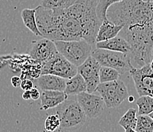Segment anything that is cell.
I'll return each instance as SVG.
<instances>
[{
	"label": "cell",
	"instance_id": "ac0fdd59",
	"mask_svg": "<svg viewBox=\"0 0 153 132\" xmlns=\"http://www.w3.org/2000/svg\"><path fill=\"white\" fill-rule=\"evenodd\" d=\"M137 116L138 115L135 108H129L127 112L120 119L118 124L124 129H136V124H137Z\"/></svg>",
	"mask_w": 153,
	"mask_h": 132
},
{
	"label": "cell",
	"instance_id": "83f0119b",
	"mask_svg": "<svg viewBox=\"0 0 153 132\" xmlns=\"http://www.w3.org/2000/svg\"><path fill=\"white\" fill-rule=\"evenodd\" d=\"M22 98L25 100H29L31 99V96H30V91H25L22 94Z\"/></svg>",
	"mask_w": 153,
	"mask_h": 132
},
{
	"label": "cell",
	"instance_id": "2e32d148",
	"mask_svg": "<svg viewBox=\"0 0 153 132\" xmlns=\"http://www.w3.org/2000/svg\"><path fill=\"white\" fill-rule=\"evenodd\" d=\"M65 92L68 95H77L78 94L87 92V84L85 80L79 73L66 80Z\"/></svg>",
	"mask_w": 153,
	"mask_h": 132
},
{
	"label": "cell",
	"instance_id": "7c38bea8",
	"mask_svg": "<svg viewBox=\"0 0 153 132\" xmlns=\"http://www.w3.org/2000/svg\"><path fill=\"white\" fill-rule=\"evenodd\" d=\"M37 84L42 91L51 90L64 92L66 89V80L56 75L43 74L37 78Z\"/></svg>",
	"mask_w": 153,
	"mask_h": 132
},
{
	"label": "cell",
	"instance_id": "7402d4cb",
	"mask_svg": "<svg viewBox=\"0 0 153 132\" xmlns=\"http://www.w3.org/2000/svg\"><path fill=\"white\" fill-rule=\"evenodd\" d=\"M136 131L137 132H153V120L149 115H138Z\"/></svg>",
	"mask_w": 153,
	"mask_h": 132
},
{
	"label": "cell",
	"instance_id": "7a4b0ae2",
	"mask_svg": "<svg viewBox=\"0 0 153 132\" xmlns=\"http://www.w3.org/2000/svg\"><path fill=\"white\" fill-rule=\"evenodd\" d=\"M107 17L123 26L119 36L131 45L132 56L145 60L151 57L153 47V0H123L111 5Z\"/></svg>",
	"mask_w": 153,
	"mask_h": 132
},
{
	"label": "cell",
	"instance_id": "3957f363",
	"mask_svg": "<svg viewBox=\"0 0 153 132\" xmlns=\"http://www.w3.org/2000/svg\"><path fill=\"white\" fill-rule=\"evenodd\" d=\"M56 113L60 120V128L65 131H75L85 125L87 116L77 100L66 99L56 107Z\"/></svg>",
	"mask_w": 153,
	"mask_h": 132
},
{
	"label": "cell",
	"instance_id": "603a6c76",
	"mask_svg": "<svg viewBox=\"0 0 153 132\" xmlns=\"http://www.w3.org/2000/svg\"><path fill=\"white\" fill-rule=\"evenodd\" d=\"M121 1H123V0H99V2H98L97 9H96V12H97L98 17L102 22L108 19L107 13H108V9L111 5L119 3Z\"/></svg>",
	"mask_w": 153,
	"mask_h": 132
},
{
	"label": "cell",
	"instance_id": "ba28073f",
	"mask_svg": "<svg viewBox=\"0 0 153 132\" xmlns=\"http://www.w3.org/2000/svg\"><path fill=\"white\" fill-rule=\"evenodd\" d=\"M130 73L139 95L153 97V69L149 64L140 68L133 67Z\"/></svg>",
	"mask_w": 153,
	"mask_h": 132
},
{
	"label": "cell",
	"instance_id": "9c48e42d",
	"mask_svg": "<svg viewBox=\"0 0 153 132\" xmlns=\"http://www.w3.org/2000/svg\"><path fill=\"white\" fill-rule=\"evenodd\" d=\"M76 100L88 119H96L104 112L105 103L101 95L84 92L76 95Z\"/></svg>",
	"mask_w": 153,
	"mask_h": 132
},
{
	"label": "cell",
	"instance_id": "8fae6325",
	"mask_svg": "<svg viewBox=\"0 0 153 132\" xmlns=\"http://www.w3.org/2000/svg\"><path fill=\"white\" fill-rule=\"evenodd\" d=\"M58 52L54 41L43 37L38 41H33L27 49V54L37 63H42L53 54Z\"/></svg>",
	"mask_w": 153,
	"mask_h": 132
},
{
	"label": "cell",
	"instance_id": "e0dca14e",
	"mask_svg": "<svg viewBox=\"0 0 153 132\" xmlns=\"http://www.w3.org/2000/svg\"><path fill=\"white\" fill-rule=\"evenodd\" d=\"M22 21L26 28L29 29L37 37H43L38 28L36 19V10L35 9H25L22 11L21 13Z\"/></svg>",
	"mask_w": 153,
	"mask_h": 132
},
{
	"label": "cell",
	"instance_id": "6da1fadb",
	"mask_svg": "<svg viewBox=\"0 0 153 132\" xmlns=\"http://www.w3.org/2000/svg\"><path fill=\"white\" fill-rule=\"evenodd\" d=\"M99 0H76L64 9H49L38 5L36 19L43 37L53 41L85 40L95 43L102 21L96 9Z\"/></svg>",
	"mask_w": 153,
	"mask_h": 132
},
{
	"label": "cell",
	"instance_id": "f1b7e54d",
	"mask_svg": "<svg viewBox=\"0 0 153 132\" xmlns=\"http://www.w3.org/2000/svg\"><path fill=\"white\" fill-rule=\"evenodd\" d=\"M125 132H137V131H136V129L126 128V129H125Z\"/></svg>",
	"mask_w": 153,
	"mask_h": 132
},
{
	"label": "cell",
	"instance_id": "cb8c5ba5",
	"mask_svg": "<svg viewBox=\"0 0 153 132\" xmlns=\"http://www.w3.org/2000/svg\"><path fill=\"white\" fill-rule=\"evenodd\" d=\"M60 120L56 114L47 116L44 122V128L47 132H56L60 128Z\"/></svg>",
	"mask_w": 153,
	"mask_h": 132
},
{
	"label": "cell",
	"instance_id": "ffe728a7",
	"mask_svg": "<svg viewBox=\"0 0 153 132\" xmlns=\"http://www.w3.org/2000/svg\"><path fill=\"white\" fill-rule=\"evenodd\" d=\"M76 0H42L41 5L49 9H64L72 6Z\"/></svg>",
	"mask_w": 153,
	"mask_h": 132
},
{
	"label": "cell",
	"instance_id": "9a60e30c",
	"mask_svg": "<svg viewBox=\"0 0 153 132\" xmlns=\"http://www.w3.org/2000/svg\"><path fill=\"white\" fill-rule=\"evenodd\" d=\"M123 26L118 25L114 22H111L108 19L102 22L99 30L97 34L95 43L107 41L119 35L120 31L123 29Z\"/></svg>",
	"mask_w": 153,
	"mask_h": 132
},
{
	"label": "cell",
	"instance_id": "8992f818",
	"mask_svg": "<svg viewBox=\"0 0 153 132\" xmlns=\"http://www.w3.org/2000/svg\"><path fill=\"white\" fill-rule=\"evenodd\" d=\"M96 92L103 98L108 108H117L129 97L128 89L124 82L120 80L108 83H100Z\"/></svg>",
	"mask_w": 153,
	"mask_h": 132
},
{
	"label": "cell",
	"instance_id": "30bf717a",
	"mask_svg": "<svg viewBox=\"0 0 153 132\" xmlns=\"http://www.w3.org/2000/svg\"><path fill=\"white\" fill-rule=\"evenodd\" d=\"M101 66L92 56H90L82 64L77 67L78 73L82 76L87 84V92L94 93L100 84V69Z\"/></svg>",
	"mask_w": 153,
	"mask_h": 132
},
{
	"label": "cell",
	"instance_id": "484cf974",
	"mask_svg": "<svg viewBox=\"0 0 153 132\" xmlns=\"http://www.w3.org/2000/svg\"><path fill=\"white\" fill-rule=\"evenodd\" d=\"M22 81V78L17 76H12V79H11V83H12V85L14 87H15V88H16V87H21Z\"/></svg>",
	"mask_w": 153,
	"mask_h": 132
},
{
	"label": "cell",
	"instance_id": "44dd1931",
	"mask_svg": "<svg viewBox=\"0 0 153 132\" xmlns=\"http://www.w3.org/2000/svg\"><path fill=\"white\" fill-rule=\"evenodd\" d=\"M120 73L114 68L101 66L100 69V83H108L119 80Z\"/></svg>",
	"mask_w": 153,
	"mask_h": 132
},
{
	"label": "cell",
	"instance_id": "d6986e66",
	"mask_svg": "<svg viewBox=\"0 0 153 132\" xmlns=\"http://www.w3.org/2000/svg\"><path fill=\"white\" fill-rule=\"evenodd\" d=\"M138 106L137 115H149L153 112V97L149 95L140 96L136 100Z\"/></svg>",
	"mask_w": 153,
	"mask_h": 132
},
{
	"label": "cell",
	"instance_id": "52a82bcc",
	"mask_svg": "<svg viewBox=\"0 0 153 132\" xmlns=\"http://www.w3.org/2000/svg\"><path fill=\"white\" fill-rule=\"evenodd\" d=\"M41 64V75L53 74L69 80L78 73L77 66L59 52L55 53Z\"/></svg>",
	"mask_w": 153,
	"mask_h": 132
},
{
	"label": "cell",
	"instance_id": "d6a6232c",
	"mask_svg": "<svg viewBox=\"0 0 153 132\" xmlns=\"http://www.w3.org/2000/svg\"><path fill=\"white\" fill-rule=\"evenodd\" d=\"M153 58V47H152V59Z\"/></svg>",
	"mask_w": 153,
	"mask_h": 132
},
{
	"label": "cell",
	"instance_id": "4dcf8cb0",
	"mask_svg": "<svg viewBox=\"0 0 153 132\" xmlns=\"http://www.w3.org/2000/svg\"><path fill=\"white\" fill-rule=\"evenodd\" d=\"M149 66H150V67H151L152 69H153V58H152V59L151 62H150V63H149Z\"/></svg>",
	"mask_w": 153,
	"mask_h": 132
},
{
	"label": "cell",
	"instance_id": "d4e9b609",
	"mask_svg": "<svg viewBox=\"0 0 153 132\" xmlns=\"http://www.w3.org/2000/svg\"><path fill=\"white\" fill-rule=\"evenodd\" d=\"M20 87L24 91H30L32 89L34 88V83L31 80H29L27 78L24 79V80H22Z\"/></svg>",
	"mask_w": 153,
	"mask_h": 132
},
{
	"label": "cell",
	"instance_id": "4316f807",
	"mask_svg": "<svg viewBox=\"0 0 153 132\" xmlns=\"http://www.w3.org/2000/svg\"><path fill=\"white\" fill-rule=\"evenodd\" d=\"M41 92H39V90L37 89V88H33L30 90V96H31V99H39V98H41Z\"/></svg>",
	"mask_w": 153,
	"mask_h": 132
},
{
	"label": "cell",
	"instance_id": "277c9868",
	"mask_svg": "<svg viewBox=\"0 0 153 132\" xmlns=\"http://www.w3.org/2000/svg\"><path fill=\"white\" fill-rule=\"evenodd\" d=\"M57 51L69 62L79 66L89 57L92 53V44L85 40L54 41Z\"/></svg>",
	"mask_w": 153,
	"mask_h": 132
},
{
	"label": "cell",
	"instance_id": "5b68a950",
	"mask_svg": "<svg viewBox=\"0 0 153 132\" xmlns=\"http://www.w3.org/2000/svg\"><path fill=\"white\" fill-rule=\"evenodd\" d=\"M91 56L101 66L114 68L120 74L130 72L134 67L132 63L130 54L96 48L92 51Z\"/></svg>",
	"mask_w": 153,
	"mask_h": 132
},
{
	"label": "cell",
	"instance_id": "4fadbf2b",
	"mask_svg": "<svg viewBox=\"0 0 153 132\" xmlns=\"http://www.w3.org/2000/svg\"><path fill=\"white\" fill-rule=\"evenodd\" d=\"M66 99H68V95L65 92L51 90L42 91L41 95V110H48L56 108Z\"/></svg>",
	"mask_w": 153,
	"mask_h": 132
},
{
	"label": "cell",
	"instance_id": "1f68e13d",
	"mask_svg": "<svg viewBox=\"0 0 153 132\" xmlns=\"http://www.w3.org/2000/svg\"><path fill=\"white\" fill-rule=\"evenodd\" d=\"M149 115L150 117H151V118H152V120H153V112H152V113H151V114H149Z\"/></svg>",
	"mask_w": 153,
	"mask_h": 132
},
{
	"label": "cell",
	"instance_id": "5bb4252c",
	"mask_svg": "<svg viewBox=\"0 0 153 132\" xmlns=\"http://www.w3.org/2000/svg\"><path fill=\"white\" fill-rule=\"evenodd\" d=\"M95 48L97 49L108 50V51H117V52L126 53V54H130L132 50L130 43L119 35L107 41L97 42Z\"/></svg>",
	"mask_w": 153,
	"mask_h": 132
},
{
	"label": "cell",
	"instance_id": "f546056e",
	"mask_svg": "<svg viewBox=\"0 0 153 132\" xmlns=\"http://www.w3.org/2000/svg\"><path fill=\"white\" fill-rule=\"evenodd\" d=\"M128 100H129V102H133V100H134V97L133 96H130L128 97Z\"/></svg>",
	"mask_w": 153,
	"mask_h": 132
}]
</instances>
